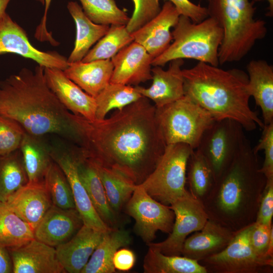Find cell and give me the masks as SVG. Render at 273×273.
Masks as SVG:
<instances>
[{
	"label": "cell",
	"instance_id": "29",
	"mask_svg": "<svg viewBox=\"0 0 273 273\" xmlns=\"http://www.w3.org/2000/svg\"><path fill=\"white\" fill-rule=\"evenodd\" d=\"M39 138L26 132L20 147L28 182L30 183L44 181L45 175L53 161L50 150Z\"/></svg>",
	"mask_w": 273,
	"mask_h": 273
},
{
	"label": "cell",
	"instance_id": "37",
	"mask_svg": "<svg viewBox=\"0 0 273 273\" xmlns=\"http://www.w3.org/2000/svg\"><path fill=\"white\" fill-rule=\"evenodd\" d=\"M85 15L94 23L105 25H126L127 13L119 9L115 0H79Z\"/></svg>",
	"mask_w": 273,
	"mask_h": 273
},
{
	"label": "cell",
	"instance_id": "46",
	"mask_svg": "<svg viewBox=\"0 0 273 273\" xmlns=\"http://www.w3.org/2000/svg\"><path fill=\"white\" fill-rule=\"evenodd\" d=\"M44 6V12L41 19V22L37 26L35 33V38L41 41H48L53 45L57 44L56 41L52 37L51 33L49 32L46 27V22L48 10L51 5L52 0H35Z\"/></svg>",
	"mask_w": 273,
	"mask_h": 273
},
{
	"label": "cell",
	"instance_id": "18",
	"mask_svg": "<svg viewBox=\"0 0 273 273\" xmlns=\"http://www.w3.org/2000/svg\"><path fill=\"white\" fill-rule=\"evenodd\" d=\"M83 224L76 208L63 209L53 204L34 230V238L56 248L69 240Z\"/></svg>",
	"mask_w": 273,
	"mask_h": 273
},
{
	"label": "cell",
	"instance_id": "44",
	"mask_svg": "<svg viewBox=\"0 0 273 273\" xmlns=\"http://www.w3.org/2000/svg\"><path fill=\"white\" fill-rule=\"evenodd\" d=\"M164 1L171 2L180 15L189 18L193 22H200L209 17L207 8L196 5L190 0Z\"/></svg>",
	"mask_w": 273,
	"mask_h": 273
},
{
	"label": "cell",
	"instance_id": "42",
	"mask_svg": "<svg viewBox=\"0 0 273 273\" xmlns=\"http://www.w3.org/2000/svg\"><path fill=\"white\" fill-rule=\"evenodd\" d=\"M272 234V224L268 226L255 221L253 223L249 234V241L253 250L259 256L271 258L266 256V252Z\"/></svg>",
	"mask_w": 273,
	"mask_h": 273
},
{
	"label": "cell",
	"instance_id": "25",
	"mask_svg": "<svg viewBox=\"0 0 273 273\" xmlns=\"http://www.w3.org/2000/svg\"><path fill=\"white\" fill-rule=\"evenodd\" d=\"M113 70L111 59L69 63L65 75L83 90L95 98L110 83Z\"/></svg>",
	"mask_w": 273,
	"mask_h": 273
},
{
	"label": "cell",
	"instance_id": "30",
	"mask_svg": "<svg viewBox=\"0 0 273 273\" xmlns=\"http://www.w3.org/2000/svg\"><path fill=\"white\" fill-rule=\"evenodd\" d=\"M145 273H208L198 261L181 255H167L149 247L143 263Z\"/></svg>",
	"mask_w": 273,
	"mask_h": 273
},
{
	"label": "cell",
	"instance_id": "16",
	"mask_svg": "<svg viewBox=\"0 0 273 273\" xmlns=\"http://www.w3.org/2000/svg\"><path fill=\"white\" fill-rule=\"evenodd\" d=\"M180 15L171 2L165 1L157 16L131 33L133 41L142 45L153 59L155 58L171 43V29L176 25Z\"/></svg>",
	"mask_w": 273,
	"mask_h": 273
},
{
	"label": "cell",
	"instance_id": "31",
	"mask_svg": "<svg viewBox=\"0 0 273 273\" xmlns=\"http://www.w3.org/2000/svg\"><path fill=\"white\" fill-rule=\"evenodd\" d=\"M34 239L32 228L4 202H0V246L8 250Z\"/></svg>",
	"mask_w": 273,
	"mask_h": 273
},
{
	"label": "cell",
	"instance_id": "17",
	"mask_svg": "<svg viewBox=\"0 0 273 273\" xmlns=\"http://www.w3.org/2000/svg\"><path fill=\"white\" fill-rule=\"evenodd\" d=\"M44 76L49 88L69 111L90 120L96 119L95 98L69 79L63 70L44 68Z\"/></svg>",
	"mask_w": 273,
	"mask_h": 273
},
{
	"label": "cell",
	"instance_id": "13",
	"mask_svg": "<svg viewBox=\"0 0 273 273\" xmlns=\"http://www.w3.org/2000/svg\"><path fill=\"white\" fill-rule=\"evenodd\" d=\"M7 53L32 60L44 68L64 71L68 67L67 58L57 52L41 51L33 46L25 30L5 13L0 18V55Z\"/></svg>",
	"mask_w": 273,
	"mask_h": 273
},
{
	"label": "cell",
	"instance_id": "38",
	"mask_svg": "<svg viewBox=\"0 0 273 273\" xmlns=\"http://www.w3.org/2000/svg\"><path fill=\"white\" fill-rule=\"evenodd\" d=\"M53 204L63 209L75 208L71 186L64 172L54 160L44 178Z\"/></svg>",
	"mask_w": 273,
	"mask_h": 273
},
{
	"label": "cell",
	"instance_id": "49",
	"mask_svg": "<svg viewBox=\"0 0 273 273\" xmlns=\"http://www.w3.org/2000/svg\"><path fill=\"white\" fill-rule=\"evenodd\" d=\"M262 1H267L268 3V11L267 15L269 17H272L273 15V0H253L254 2H261Z\"/></svg>",
	"mask_w": 273,
	"mask_h": 273
},
{
	"label": "cell",
	"instance_id": "20",
	"mask_svg": "<svg viewBox=\"0 0 273 273\" xmlns=\"http://www.w3.org/2000/svg\"><path fill=\"white\" fill-rule=\"evenodd\" d=\"M167 70L160 66H154L151 69L153 82L145 88L135 86L142 96L152 100L156 108H160L173 102L185 95L184 79L181 66L183 59L171 61Z\"/></svg>",
	"mask_w": 273,
	"mask_h": 273
},
{
	"label": "cell",
	"instance_id": "26",
	"mask_svg": "<svg viewBox=\"0 0 273 273\" xmlns=\"http://www.w3.org/2000/svg\"><path fill=\"white\" fill-rule=\"evenodd\" d=\"M67 8L76 28L74 48L67 58L69 64L81 61L90 48L107 33L110 26L92 22L77 2H68Z\"/></svg>",
	"mask_w": 273,
	"mask_h": 273
},
{
	"label": "cell",
	"instance_id": "11",
	"mask_svg": "<svg viewBox=\"0 0 273 273\" xmlns=\"http://www.w3.org/2000/svg\"><path fill=\"white\" fill-rule=\"evenodd\" d=\"M126 211L135 220L134 232L147 244L152 242L158 231L167 234L172 231L173 211L152 197L140 185L127 202Z\"/></svg>",
	"mask_w": 273,
	"mask_h": 273
},
{
	"label": "cell",
	"instance_id": "5",
	"mask_svg": "<svg viewBox=\"0 0 273 273\" xmlns=\"http://www.w3.org/2000/svg\"><path fill=\"white\" fill-rule=\"evenodd\" d=\"M208 16L223 31L219 64L241 60L267 32L266 22L255 19L254 2L250 0H208Z\"/></svg>",
	"mask_w": 273,
	"mask_h": 273
},
{
	"label": "cell",
	"instance_id": "27",
	"mask_svg": "<svg viewBox=\"0 0 273 273\" xmlns=\"http://www.w3.org/2000/svg\"><path fill=\"white\" fill-rule=\"evenodd\" d=\"M131 242L129 233L124 229L113 228L106 232L80 273H114L113 263L115 252Z\"/></svg>",
	"mask_w": 273,
	"mask_h": 273
},
{
	"label": "cell",
	"instance_id": "35",
	"mask_svg": "<svg viewBox=\"0 0 273 273\" xmlns=\"http://www.w3.org/2000/svg\"><path fill=\"white\" fill-rule=\"evenodd\" d=\"M132 41L133 37L126 25H110L107 33L89 51L81 61L88 62L111 59Z\"/></svg>",
	"mask_w": 273,
	"mask_h": 273
},
{
	"label": "cell",
	"instance_id": "48",
	"mask_svg": "<svg viewBox=\"0 0 273 273\" xmlns=\"http://www.w3.org/2000/svg\"><path fill=\"white\" fill-rule=\"evenodd\" d=\"M11 0H0V18L6 13V10Z\"/></svg>",
	"mask_w": 273,
	"mask_h": 273
},
{
	"label": "cell",
	"instance_id": "32",
	"mask_svg": "<svg viewBox=\"0 0 273 273\" xmlns=\"http://www.w3.org/2000/svg\"><path fill=\"white\" fill-rule=\"evenodd\" d=\"M90 161L102 181L109 205L116 214L130 198L137 185L121 173Z\"/></svg>",
	"mask_w": 273,
	"mask_h": 273
},
{
	"label": "cell",
	"instance_id": "8",
	"mask_svg": "<svg viewBox=\"0 0 273 273\" xmlns=\"http://www.w3.org/2000/svg\"><path fill=\"white\" fill-rule=\"evenodd\" d=\"M193 150L185 144L167 145L154 169L139 185L157 201L170 205L189 192L186 188L187 168Z\"/></svg>",
	"mask_w": 273,
	"mask_h": 273
},
{
	"label": "cell",
	"instance_id": "21",
	"mask_svg": "<svg viewBox=\"0 0 273 273\" xmlns=\"http://www.w3.org/2000/svg\"><path fill=\"white\" fill-rule=\"evenodd\" d=\"M34 230L53 205L44 181L28 182L4 202Z\"/></svg>",
	"mask_w": 273,
	"mask_h": 273
},
{
	"label": "cell",
	"instance_id": "15",
	"mask_svg": "<svg viewBox=\"0 0 273 273\" xmlns=\"http://www.w3.org/2000/svg\"><path fill=\"white\" fill-rule=\"evenodd\" d=\"M153 59L142 45L132 41L111 59L113 70L110 82L137 86L151 80Z\"/></svg>",
	"mask_w": 273,
	"mask_h": 273
},
{
	"label": "cell",
	"instance_id": "10",
	"mask_svg": "<svg viewBox=\"0 0 273 273\" xmlns=\"http://www.w3.org/2000/svg\"><path fill=\"white\" fill-rule=\"evenodd\" d=\"M242 126L230 119L216 120L204 133L198 150L213 173L214 180L232 162L246 138Z\"/></svg>",
	"mask_w": 273,
	"mask_h": 273
},
{
	"label": "cell",
	"instance_id": "4",
	"mask_svg": "<svg viewBox=\"0 0 273 273\" xmlns=\"http://www.w3.org/2000/svg\"><path fill=\"white\" fill-rule=\"evenodd\" d=\"M185 95L205 110L215 120L232 119L246 131L264 126L262 120L249 106L247 89L248 75L243 71L223 70L199 62L190 69H182Z\"/></svg>",
	"mask_w": 273,
	"mask_h": 273
},
{
	"label": "cell",
	"instance_id": "2",
	"mask_svg": "<svg viewBox=\"0 0 273 273\" xmlns=\"http://www.w3.org/2000/svg\"><path fill=\"white\" fill-rule=\"evenodd\" d=\"M257 153L246 138L202 200L208 218L237 232L254 223L266 184Z\"/></svg>",
	"mask_w": 273,
	"mask_h": 273
},
{
	"label": "cell",
	"instance_id": "24",
	"mask_svg": "<svg viewBox=\"0 0 273 273\" xmlns=\"http://www.w3.org/2000/svg\"><path fill=\"white\" fill-rule=\"evenodd\" d=\"M247 89L260 107L263 122H273V66L263 60H253L247 65Z\"/></svg>",
	"mask_w": 273,
	"mask_h": 273
},
{
	"label": "cell",
	"instance_id": "40",
	"mask_svg": "<svg viewBox=\"0 0 273 273\" xmlns=\"http://www.w3.org/2000/svg\"><path fill=\"white\" fill-rule=\"evenodd\" d=\"M134 9L132 16L126 25L132 33L157 16L161 10L160 0H132Z\"/></svg>",
	"mask_w": 273,
	"mask_h": 273
},
{
	"label": "cell",
	"instance_id": "41",
	"mask_svg": "<svg viewBox=\"0 0 273 273\" xmlns=\"http://www.w3.org/2000/svg\"><path fill=\"white\" fill-rule=\"evenodd\" d=\"M259 141L253 150L256 153L263 150L264 159L259 170L266 179L273 178V122L264 125Z\"/></svg>",
	"mask_w": 273,
	"mask_h": 273
},
{
	"label": "cell",
	"instance_id": "1",
	"mask_svg": "<svg viewBox=\"0 0 273 273\" xmlns=\"http://www.w3.org/2000/svg\"><path fill=\"white\" fill-rule=\"evenodd\" d=\"M155 114V106L144 97L102 120L70 113L72 140L83 158L139 185L154 169L166 146Z\"/></svg>",
	"mask_w": 273,
	"mask_h": 273
},
{
	"label": "cell",
	"instance_id": "9",
	"mask_svg": "<svg viewBox=\"0 0 273 273\" xmlns=\"http://www.w3.org/2000/svg\"><path fill=\"white\" fill-rule=\"evenodd\" d=\"M253 223L236 232L231 242L223 250L199 262L207 272H272L273 258L259 256L250 245L249 234Z\"/></svg>",
	"mask_w": 273,
	"mask_h": 273
},
{
	"label": "cell",
	"instance_id": "7",
	"mask_svg": "<svg viewBox=\"0 0 273 273\" xmlns=\"http://www.w3.org/2000/svg\"><path fill=\"white\" fill-rule=\"evenodd\" d=\"M156 120L166 145L185 144L196 149L205 131L216 121L187 95L160 108Z\"/></svg>",
	"mask_w": 273,
	"mask_h": 273
},
{
	"label": "cell",
	"instance_id": "19",
	"mask_svg": "<svg viewBox=\"0 0 273 273\" xmlns=\"http://www.w3.org/2000/svg\"><path fill=\"white\" fill-rule=\"evenodd\" d=\"M14 273H65L56 248L35 238L19 247L8 249Z\"/></svg>",
	"mask_w": 273,
	"mask_h": 273
},
{
	"label": "cell",
	"instance_id": "3",
	"mask_svg": "<svg viewBox=\"0 0 273 273\" xmlns=\"http://www.w3.org/2000/svg\"><path fill=\"white\" fill-rule=\"evenodd\" d=\"M44 68H23L0 82V114L18 122L31 135L56 133L72 140L71 112L48 87Z\"/></svg>",
	"mask_w": 273,
	"mask_h": 273
},
{
	"label": "cell",
	"instance_id": "45",
	"mask_svg": "<svg viewBox=\"0 0 273 273\" xmlns=\"http://www.w3.org/2000/svg\"><path fill=\"white\" fill-rule=\"evenodd\" d=\"M135 260V255L132 251L128 248H121L114 254L113 263L115 269L125 271L133 267Z\"/></svg>",
	"mask_w": 273,
	"mask_h": 273
},
{
	"label": "cell",
	"instance_id": "47",
	"mask_svg": "<svg viewBox=\"0 0 273 273\" xmlns=\"http://www.w3.org/2000/svg\"><path fill=\"white\" fill-rule=\"evenodd\" d=\"M11 272H13V263L9 251L0 246V273Z\"/></svg>",
	"mask_w": 273,
	"mask_h": 273
},
{
	"label": "cell",
	"instance_id": "33",
	"mask_svg": "<svg viewBox=\"0 0 273 273\" xmlns=\"http://www.w3.org/2000/svg\"><path fill=\"white\" fill-rule=\"evenodd\" d=\"M28 182L21 151L19 149L0 156V202H4Z\"/></svg>",
	"mask_w": 273,
	"mask_h": 273
},
{
	"label": "cell",
	"instance_id": "28",
	"mask_svg": "<svg viewBox=\"0 0 273 273\" xmlns=\"http://www.w3.org/2000/svg\"><path fill=\"white\" fill-rule=\"evenodd\" d=\"M80 179L91 202L102 220L110 228L116 224V214L111 208L96 168L88 159L80 158L78 165Z\"/></svg>",
	"mask_w": 273,
	"mask_h": 273
},
{
	"label": "cell",
	"instance_id": "34",
	"mask_svg": "<svg viewBox=\"0 0 273 273\" xmlns=\"http://www.w3.org/2000/svg\"><path fill=\"white\" fill-rule=\"evenodd\" d=\"M142 97L135 86L110 82L95 98L96 119H103L110 110L121 109Z\"/></svg>",
	"mask_w": 273,
	"mask_h": 273
},
{
	"label": "cell",
	"instance_id": "22",
	"mask_svg": "<svg viewBox=\"0 0 273 273\" xmlns=\"http://www.w3.org/2000/svg\"><path fill=\"white\" fill-rule=\"evenodd\" d=\"M235 233L236 232L208 218L200 230L186 238L181 255L199 262L223 250Z\"/></svg>",
	"mask_w": 273,
	"mask_h": 273
},
{
	"label": "cell",
	"instance_id": "36",
	"mask_svg": "<svg viewBox=\"0 0 273 273\" xmlns=\"http://www.w3.org/2000/svg\"><path fill=\"white\" fill-rule=\"evenodd\" d=\"M187 171L189 192L202 201L211 189L214 177L208 162L197 149L193 150L189 157Z\"/></svg>",
	"mask_w": 273,
	"mask_h": 273
},
{
	"label": "cell",
	"instance_id": "39",
	"mask_svg": "<svg viewBox=\"0 0 273 273\" xmlns=\"http://www.w3.org/2000/svg\"><path fill=\"white\" fill-rule=\"evenodd\" d=\"M25 133L18 122L0 114V156L19 149Z\"/></svg>",
	"mask_w": 273,
	"mask_h": 273
},
{
	"label": "cell",
	"instance_id": "6",
	"mask_svg": "<svg viewBox=\"0 0 273 273\" xmlns=\"http://www.w3.org/2000/svg\"><path fill=\"white\" fill-rule=\"evenodd\" d=\"M171 31L173 42L161 55L153 59V66H164L177 59H191L218 66V50L223 31L218 23L208 17L200 22H193L180 15Z\"/></svg>",
	"mask_w": 273,
	"mask_h": 273
},
{
	"label": "cell",
	"instance_id": "43",
	"mask_svg": "<svg viewBox=\"0 0 273 273\" xmlns=\"http://www.w3.org/2000/svg\"><path fill=\"white\" fill-rule=\"evenodd\" d=\"M273 216V178L266 179L259 203L255 222L272 225Z\"/></svg>",
	"mask_w": 273,
	"mask_h": 273
},
{
	"label": "cell",
	"instance_id": "14",
	"mask_svg": "<svg viewBox=\"0 0 273 273\" xmlns=\"http://www.w3.org/2000/svg\"><path fill=\"white\" fill-rule=\"evenodd\" d=\"M53 160L66 175L71 186L75 208L79 213L83 224L95 230L107 232L112 229L100 218L94 208L79 177L77 152L69 150H50Z\"/></svg>",
	"mask_w": 273,
	"mask_h": 273
},
{
	"label": "cell",
	"instance_id": "23",
	"mask_svg": "<svg viewBox=\"0 0 273 273\" xmlns=\"http://www.w3.org/2000/svg\"><path fill=\"white\" fill-rule=\"evenodd\" d=\"M105 233L83 224L69 240L56 248L59 260L66 272H81Z\"/></svg>",
	"mask_w": 273,
	"mask_h": 273
},
{
	"label": "cell",
	"instance_id": "12",
	"mask_svg": "<svg viewBox=\"0 0 273 273\" xmlns=\"http://www.w3.org/2000/svg\"><path fill=\"white\" fill-rule=\"evenodd\" d=\"M173 211L175 219L168 237L159 243H151L149 247L167 255H181L184 243L192 233L200 230L208 216L201 201L189 192L169 205Z\"/></svg>",
	"mask_w": 273,
	"mask_h": 273
}]
</instances>
